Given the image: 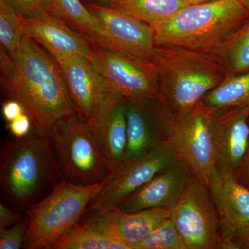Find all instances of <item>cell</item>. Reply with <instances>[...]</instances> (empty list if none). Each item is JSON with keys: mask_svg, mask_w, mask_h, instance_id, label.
Wrapping results in <instances>:
<instances>
[{"mask_svg": "<svg viewBox=\"0 0 249 249\" xmlns=\"http://www.w3.org/2000/svg\"><path fill=\"white\" fill-rule=\"evenodd\" d=\"M170 209V218L187 249H223L219 214L211 192L193 173L182 196Z\"/></svg>", "mask_w": 249, "mask_h": 249, "instance_id": "ba28073f", "label": "cell"}, {"mask_svg": "<svg viewBox=\"0 0 249 249\" xmlns=\"http://www.w3.org/2000/svg\"><path fill=\"white\" fill-rule=\"evenodd\" d=\"M58 157L50 138L32 131L5 142L0 152L1 196L25 210L40 200L45 191L62 181Z\"/></svg>", "mask_w": 249, "mask_h": 249, "instance_id": "7a4b0ae2", "label": "cell"}, {"mask_svg": "<svg viewBox=\"0 0 249 249\" xmlns=\"http://www.w3.org/2000/svg\"><path fill=\"white\" fill-rule=\"evenodd\" d=\"M192 175L181 157L167 169L123 201L118 209L133 213L153 208H170L179 200Z\"/></svg>", "mask_w": 249, "mask_h": 249, "instance_id": "e0dca14e", "label": "cell"}, {"mask_svg": "<svg viewBox=\"0 0 249 249\" xmlns=\"http://www.w3.org/2000/svg\"><path fill=\"white\" fill-rule=\"evenodd\" d=\"M133 249H187L178 229L169 217L134 246Z\"/></svg>", "mask_w": 249, "mask_h": 249, "instance_id": "484cf974", "label": "cell"}, {"mask_svg": "<svg viewBox=\"0 0 249 249\" xmlns=\"http://www.w3.org/2000/svg\"><path fill=\"white\" fill-rule=\"evenodd\" d=\"M85 6L104 26L105 49L154 62L157 47L151 26L109 5L87 2Z\"/></svg>", "mask_w": 249, "mask_h": 249, "instance_id": "4fadbf2b", "label": "cell"}, {"mask_svg": "<svg viewBox=\"0 0 249 249\" xmlns=\"http://www.w3.org/2000/svg\"><path fill=\"white\" fill-rule=\"evenodd\" d=\"M87 2H96L100 3V4H105L109 0H87Z\"/></svg>", "mask_w": 249, "mask_h": 249, "instance_id": "836d02e7", "label": "cell"}, {"mask_svg": "<svg viewBox=\"0 0 249 249\" xmlns=\"http://www.w3.org/2000/svg\"><path fill=\"white\" fill-rule=\"evenodd\" d=\"M249 107H235L214 113V152L218 170L237 179L248 151Z\"/></svg>", "mask_w": 249, "mask_h": 249, "instance_id": "9a60e30c", "label": "cell"}, {"mask_svg": "<svg viewBox=\"0 0 249 249\" xmlns=\"http://www.w3.org/2000/svg\"><path fill=\"white\" fill-rule=\"evenodd\" d=\"M178 157V150L168 140L145 155L124 160L108 174L88 210L102 213L115 209L126 198L167 169Z\"/></svg>", "mask_w": 249, "mask_h": 249, "instance_id": "52a82bcc", "label": "cell"}, {"mask_svg": "<svg viewBox=\"0 0 249 249\" xmlns=\"http://www.w3.org/2000/svg\"><path fill=\"white\" fill-rule=\"evenodd\" d=\"M90 219L101 226L111 237L123 241L133 249L159 225L170 217L169 208H153L133 213H125L118 208L102 213H94Z\"/></svg>", "mask_w": 249, "mask_h": 249, "instance_id": "ac0fdd59", "label": "cell"}, {"mask_svg": "<svg viewBox=\"0 0 249 249\" xmlns=\"http://www.w3.org/2000/svg\"><path fill=\"white\" fill-rule=\"evenodd\" d=\"M23 18L13 8L0 0V42L1 49L14 52L20 45L24 36Z\"/></svg>", "mask_w": 249, "mask_h": 249, "instance_id": "d4e9b609", "label": "cell"}, {"mask_svg": "<svg viewBox=\"0 0 249 249\" xmlns=\"http://www.w3.org/2000/svg\"><path fill=\"white\" fill-rule=\"evenodd\" d=\"M242 0H213L191 4L152 27L157 47L212 53L249 17Z\"/></svg>", "mask_w": 249, "mask_h": 249, "instance_id": "277c9868", "label": "cell"}, {"mask_svg": "<svg viewBox=\"0 0 249 249\" xmlns=\"http://www.w3.org/2000/svg\"><path fill=\"white\" fill-rule=\"evenodd\" d=\"M182 1H185V2H186L187 4L191 5L200 4V3L206 2V1H213V0H182Z\"/></svg>", "mask_w": 249, "mask_h": 249, "instance_id": "d6a6232c", "label": "cell"}, {"mask_svg": "<svg viewBox=\"0 0 249 249\" xmlns=\"http://www.w3.org/2000/svg\"><path fill=\"white\" fill-rule=\"evenodd\" d=\"M127 146L124 160L145 155L169 140L174 116L160 97L126 101Z\"/></svg>", "mask_w": 249, "mask_h": 249, "instance_id": "8fae6325", "label": "cell"}, {"mask_svg": "<svg viewBox=\"0 0 249 249\" xmlns=\"http://www.w3.org/2000/svg\"><path fill=\"white\" fill-rule=\"evenodd\" d=\"M23 218L22 214L18 213L12 208L0 203V229L11 227Z\"/></svg>", "mask_w": 249, "mask_h": 249, "instance_id": "f546056e", "label": "cell"}, {"mask_svg": "<svg viewBox=\"0 0 249 249\" xmlns=\"http://www.w3.org/2000/svg\"><path fill=\"white\" fill-rule=\"evenodd\" d=\"M49 249H131L123 241L111 237L92 219L77 223L55 241Z\"/></svg>", "mask_w": 249, "mask_h": 249, "instance_id": "ffe728a7", "label": "cell"}, {"mask_svg": "<svg viewBox=\"0 0 249 249\" xmlns=\"http://www.w3.org/2000/svg\"><path fill=\"white\" fill-rule=\"evenodd\" d=\"M237 180L242 183L244 186L249 188V144L248 151H247L245 161H244L243 165H242V168H241Z\"/></svg>", "mask_w": 249, "mask_h": 249, "instance_id": "1f68e13d", "label": "cell"}, {"mask_svg": "<svg viewBox=\"0 0 249 249\" xmlns=\"http://www.w3.org/2000/svg\"><path fill=\"white\" fill-rule=\"evenodd\" d=\"M246 249H249V240L247 242V246H246Z\"/></svg>", "mask_w": 249, "mask_h": 249, "instance_id": "d590c367", "label": "cell"}, {"mask_svg": "<svg viewBox=\"0 0 249 249\" xmlns=\"http://www.w3.org/2000/svg\"><path fill=\"white\" fill-rule=\"evenodd\" d=\"M54 14L67 24L89 37L93 45L106 48L107 34L104 26L81 0H52Z\"/></svg>", "mask_w": 249, "mask_h": 249, "instance_id": "44dd1931", "label": "cell"}, {"mask_svg": "<svg viewBox=\"0 0 249 249\" xmlns=\"http://www.w3.org/2000/svg\"><path fill=\"white\" fill-rule=\"evenodd\" d=\"M25 113L24 108L18 101L9 99L3 103L2 114L6 122L14 121Z\"/></svg>", "mask_w": 249, "mask_h": 249, "instance_id": "4dcf8cb0", "label": "cell"}, {"mask_svg": "<svg viewBox=\"0 0 249 249\" xmlns=\"http://www.w3.org/2000/svg\"><path fill=\"white\" fill-rule=\"evenodd\" d=\"M242 2L244 3V4L245 5L247 9L249 10V0H242Z\"/></svg>", "mask_w": 249, "mask_h": 249, "instance_id": "e575fe53", "label": "cell"}, {"mask_svg": "<svg viewBox=\"0 0 249 249\" xmlns=\"http://www.w3.org/2000/svg\"><path fill=\"white\" fill-rule=\"evenodd\" d=\"M24 32L49 55L60 62L76 56L88 58L93 44L89 37L73 30L62 18L46 12L29 18H23Z\"/></svg>", "mask_w": 249, "mask_h": 249, "instance_id": "2e32d148", "label": "cell"}, {"mask_svg": "<svg viewBox=\"0 0 249 249\" xmlns=\"http://www.w3.org/2000/svg\"><path fill=\"white\" fill-rule=\"evenodd\" d=\"M160 98L175 119L188 115L229 74L214 54L172 47H157L155 60Z\"/></svg>", "mask_w": 249, "mask_h": 249, "instance_id": "3957f363", "label": "cell"}, {"mask_svg": "<svg viewBox=\"0 0 249 249\" xmlns=\"http://www.w3.org/2000/svg\"><path fill=\"white\" fill-rule=\"evenodd\" d=\"M6 128L14 138L20 139L27 137L33 131V124L30 117L24 113L11 122L7 123Z\"/></svg>", "mask_w": 249, "mask_h": 249, "instance_id": "f1b7e54d", "label": "cell"}, {"mask_svg": "<svg viewBox=\"0 0 249 249\" xmlns=\"http://www.w3.org/2000/svg\"><path fill=\"white\" fill-rule=\"evenodd\" d=\"M103 4L120 10L152 27L166 22L189 5L182 0H109Z\"/></svg>", "mask_w": 249, "mask_h": 249, "instance_id": "603a6c76", "label": "cell"}, {"mask_svg": "<svg viewBox=\"0 0 249 249\" xmlns=\"http://www.w3.org/2000/svg\"><path fill=\"white\" fill-rule=\"evenodd\" d=\"M209 188L219 214L223 249H246L249 240V188L219 171Z\"/></svg>", "mask_w": 249, "mask_h": 249, "instance_id": "7c38bea8", "label": "cell"}, {"mask_svg": "<svg viewBox=\"0 0 249 249\" xmlns=\"http://www.w3.org/2000/svg\"><path fill=\"white\" fill-rule=\"evenodd\" d=\"M1 88L24 108L33 131L49 137L60 119L75 114L58 62L24 36L14 52H0Z\"/></svg>", "mask_w": 249, "mask_h": 249, "instance_id": "6da1fadb", "label": "cell"}, {"mask_svg": "<svg viewBox=\"0 0 249 249\" xmlns=\"http://www.w3.org/2000/svg\"><path fill=\"white\" fill-rule=\"evenodd\" d=\"M214 113L202 101L181 119H174L169 140L192 173L209 187L218 170L214 152Z\"/></svg>", "mask_w": 249, "mask_h": 249, "instance_id": "30bf717a", "label": "cell"}, {"mask_svg": "<svg viewBox=\"0 0 249 249\" xmlns=\"http://www.w3.org/2000/svg\"><path fill=\"white\" fill-rule=\"evenodd\" d=\"M103 182L83 186L62 179L47 196L26 211L28 229L23 248L49 249L80 222L101 191Z\"/></svg>", "mask_w": 249, "mask_h": 249, "instance_id": "5b68a950", "label": "cell"}, {"mask_svg": "<svg viewBox=\"0 0 249 249\" xmlns=\"http://www.w3.org/2000/svg\"><path fill=\"white\" fill-rule=\"evenodd\" d=\"M58 64L76 114L90 124L96 137L98 116L114 93L107 89L88 58L73 57Z\"/></svg>", "mask_w": 249, "mask_h": 249, "instance_id": "5bb4252c", "label": "cell"}, {"mask_svg": "<svg viewBox=\"0 0 249 249\" xmlns=\"http://www.w3.org/2000/svg\"><path fill=\"white\" fill-rule=\"evenodd\" d=\"M49 138L63 179L88 186L103 182L107 178L109 173L107 159L91 126L78 114L60 119Z\"/></svg>", "mask_w": 249, "mask_h": 249, "instance_id": "8992f818", "label": "cell"}, {"mask_svg": "<svg viewBox=\"0 0 249 249\" xmlns=\"http://www.w3.org/2000/svg\"><path fill=\"white\" fill-rule=\"evenodd\" d=\"M88 60L111 92L131 101L160 97L155 62L94 45Z\"/></svg>", "mask_w": 249, "mask_h": 249, "instance_id": "9c48e42d", "label": "cell"}, {"mask_svg": "<svg viewBox=\"0 0 249 249\" xmlns=\"http://www.w3.org/2000/svg\"><path fill=\"white\" fill-rule=\"evenodd\" d=\"M125 98L113 93L98 116L96 137L109 165V172L124 160L127 146Z\"/></svg>", "mask_w": 249, "mask_h": 249, "instance_id": "d6986e66", "label": "cell"}, {"mask_svg": "<svg viewBox=\"0 0 249 249\" xmlns=\"http://www.w3.org/2000/svg\"><path fill=\"white\" fill-rule=\"evenodd\" d=\"M23 18L49 12L54 14L52 0H1Z\"/></svg>", "mask_w": 249, "mask_h": 249, "instance_id": "83f0119b", "label": "cell"}, {"mask_svg": "<svg viewBox=\"0 0 249 249\" xmlns=\"http://www.w3.org/2000/svg\"><path fill=\"white\" fill-rule=\"evenodd\" d=\"M202 103L213 113L231 108L249 107V71L227 77L203 98Z\"/></svg>", "mask_w": 249, "mask_h": 249, "instance_id": "7402d4cb", "label": "cell"}, {"mask_svg": "<svg viewBox=\"0 0 249 249\" xmlns=\"http://www.w3.org/2000/svg\"><path fill=\"white\" fill-rule=\"evenodd\" d=\"M213 54L220 59L229 73L239 74L249 71V20L223 42Z\"/></svg>", "mask_w": 249, "mask_h": 249, "instance_id": "cb8c5ba5", "label": "cell"}, {"mask_svg": "<svg viewBox=\"0 0 249 249\" xmlns=\"http://www.w3.org/2000/svg\"><path fill=\"white\" fill-rule=\"evenodd\" d=\"M28 229L27 216L8 228L0 229V249H19L24 246Z\"/></svg>", "mask_w": 249, "mask_h": 249, "instance_id": "4316f807", "label": "cell"}]
</instances>
